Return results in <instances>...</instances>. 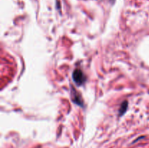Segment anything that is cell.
Here are the masks:
<instances>
[{"label": "cell", "instance_id": "cell-2", "mask_svg": "<svg viewBox=\"0 0 149 148\" xmlns=\"http://www.w3.org/2000/svg\"><path fill=\"white\" fill-rule=\"evenodd\" d=\"M127 107V102H125L122 104V107H121L120 108V115H122L125 111H126Z\"/></svg>", "mask_w": 149, "mask_h": 148}, {"label": "cell", "instance_id": "cell-1", "mask_svg": "<svg viewBox=\"0 0 149 148\" xmlns=\"http://www.w3.org/2000/svg\"><path fill=\"white\" fill-rule=\"evenodd\" d=\"M73 79L77 85L81 86L85 82L86 77L81 70L76 69L73 73Z\"/></svg>", "mask_w": 149, "mask_h": 148}]
</instances>
